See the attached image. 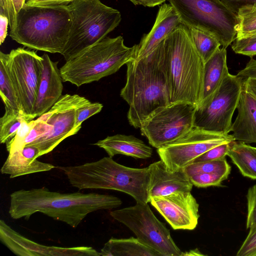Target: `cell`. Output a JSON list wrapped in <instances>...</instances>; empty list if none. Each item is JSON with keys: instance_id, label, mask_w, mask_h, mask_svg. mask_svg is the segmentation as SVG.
<instances>
[{"instance_id": "obj_1", "label": "cell", "mask_w": 256, "mask_h": 256, "mask_svg": "<svg viewBox=\"0 0 256 256\" xmlns=\"http://www.w3.org/2000/svg\"><path fill=\"white\" fill-rule=\"evenodd\" d=\"M8 214L14 220H28L36 212L76 228L90 213L120 206L122 201L112 195L96 192L61 193L43 187L20 190L10 194Z\"/></svg>"}, {"instance_id": "obj_2", "label": "cell", "mask_w": 256, "mask_h": 256, "mask_svg": "<svg viewBox=\"0 0 256 256\" xmlns=\"http://www.w3.org/2000/svg\"><path fill=\"white\" fill-rule=\"evenodd\" d=\"M126 80L120 96L129 105V124L140 128L157 108L170 104L162 41L148 56L126 64Z\"/></svg>"}, {"instance_id": "obj_3", "label": "cell", "mask_w": 256, "mask_h": 256, "mask_svg": "<svg viewBox=\"0 0 256 256\" xmlns=\"http://www.w3.org/2000/svg\"><path fill=\"white\" fill-rule=\"evenodd\" d=\"M170 104L186 102L198 107L204 62L188 28L180 23L162 41Z\"/></svg>"}, {"instance_id": "obj_4", "label": "cell", "mask_w": 256, "mask_h": 256, "mask_svg": "<svg viewBox=\"0 0 256 256\" xmlns=\"http://www.w3.org/2000/svg\"><path fill=\"white\" fill-rule=\"evenodd\" d=\"M72 186L78 190H112L132 196L137 203L150 202L148 166L133 168L124 166L110 156L80 165L58 167Z\"/></svg>"}, {"instance_id": "obj_5", "label": "cell", "mask_w": 256, "mask_h": 256, "mask_svg": "<svg viewBox=\"0 0 256 256\" xmlns=\"http://www.w3.org/2000/svg\"><path fill=\"white\" fill-rule=\"evenodd\" d=\"M70 25L68 5L30 6L25 4L17 15L16 27L10 36L30 49L62 54Z\"/></svg>"}, {"instance_id": "obj_6", "label": "cell", "mask_w": 256, "mask_h": 256, "mask_svg": "<svg viewBox=\"0 0 256 256\" xmlns=\"http://www.w3.org/2000/svg\"><path fill=\"white\" fill-rule=\"evenodd\" d=\"M136 44L128 47L122 36L106 37L60 68L64 82L79 87L112 74L134 58Z\"/></svg>"}, {"instance_id": "obj_7", "label": "cell", "mask_w": 256, "mask_h": 256, "mask_svg": "<svg viewBox=\"0 0 256 256\" xmlns=\"http://www.w3.org/2000/svg\"><path fill=\"white\" fill-rule=\"evenodd\" d=\"M71 25L62 55L70 60L102 40L120 24V12L100 0H76L68 4Z\"/></svg>"}, {"instance_id": "obj_8", "label": "cell", "mask_w": 256, "mask_h": 256, "mask_svg": "<svg viewBox=\"0 0 256 256\" xmlns=\"http://www.w3.org/2000/svg\"><path fill=\"white\" fill-rule=\"evenodd\" d=\"M181 23L206 31L226 48L236 38L239 17L220 0H168Z\"/></svg>"}, {"instance_id": "obj_9", "label": "cell", "mask_w": 256, "mask_h": 256, "mask_svg": "<svg viewBox=\"0 0 256 256\" xmlns=\"http://www.w3.org/2000/svg\"><path fill=\"white\" fill-rule=\"evenodd\" d=\"M110 216L130 230L142 243L161 256H182V252L165 224L158 220L148 204L111 211Z\"/></svg>"}, {"instance_id": "obj_10", "label": "cell", "mask_w": 256, "mask_h": 256, "mask_svg": "<svg viewBox=\"0 0 256 256\" xmlns=\"http://www.w3.org/2000/svg\"><path fill=\"white\" fill-rule=\"evenodd\" d=\"M8 74L25 120H33L34 108L43 69V58L23 48L2 52Z\"/></svg>"}, {"instance_id": "obj_11", "label": "cell", "mask_w": 256, "mask_h": 256, "mask_svg": "<svg viewBox=\"0 0 256 256\" xmlns=\"http://www.w3.org/2000/svg\"><path fill=\"white\" fill-rule=\"evenodd\" d=\"M196 107L186 102H177L154 110L142 122L140 130L149 144L158 149L188 132L194 127Z\"/></svg>"}, {"instance_id": "obj_12", "label": "cell", "mask_w": 256, "mask_h": 256, "mask_svg": "<svg viewBox=\"0 0 256 256\" xmlns=\"http://www.w3.org/2000/svg\"><path fill=\"white\" fill-rule=\"evenodd\" d=\"M242 89L243 80L229 73L210 100L203 106L196 108L194 126L229 134Z\"/></svg>"}, {"instance_id": "obj_13", "label": "cell", "mask_w": 256, "mask_h": 256, "mask_svg": "<svg viewBox=\"0 0 256 256\" xmlns=\"http://www.w3.org/2000/svg\"><path fill=\"white\" fill-rule=\"evenodd\" d=\"M234 141L232 134L212 132L194 126L183 136L156 151L167 168L174 172L184 168L210 149Z\"/></svg>"}, {"instance_id": "obj_14", "label": "cell", "mask_w": 256, "mask_h": 256, "mask_svg": "<svg viewBox=\"0 0 256 256\" xmlns=\"http://www.w3.org/2000/svg\"><path fill=\"white\" fill-rule=\"evenodd\" d=\"M90 102L76 94L62 95L48 111L39 116L51 126V130L28 145L37 146L40 156L52 151L62 140L80 130L76 127V110Z\"/></svg>"}, {"instance_id": "obj_15", "label": "cell", "mask_w": 256, "mask_h": 256, "mask_svg": "<svg viewBox=\"0 0 256 256\" xmlns=\"http://www.w3.org/2000/svg\"><path fill=\"white\" fill-rule=\"evenodd\" d=\"M149 202L174 230H193L198 224L199 204L190 192L152 198Z\"/></svg>"}, {"instance_id": "obj_16", "label": "cell", "mask_w": 256, "mask_h": 256, "mask_svg": "<svg viewBox=\"0 0 256 256\" xmlns=\"http://www.w3.org/2000/svg\"><path fill=\"white\" fill-rule=\"evenodd\" d=\"M0 239L19 256H89L90 252L88 246L62 248L38 244L15 231L2 220H0Z\"/></svg>"}, {"instance_id": "obj_17", "label": "cell", "mask_w": 256, "mask_h": 256, "mask_svg": "<svg viewBox=\"0 0 256 256\" xmlns=\"http://www.w3.org/2000/svg\"><path fill=\"white\" fill-rule=\"evenodd\" d=\"M148 167L150 200L176 192H191L193 184L184 168L170 171L161 160L150 164Z\"/></svg>"}, {"instance_id": "obj_18", "label": "cell", "mask_w": 256, "mask_h": 256, "mask_svg": "<svg viewBox=\"0 0 256 256\" xmlns=\"http://www.w3.org/2000/svg\"><path fill=\"white\" fill-rule=\"evenodd\" d=\"M43 69L34 108V118L47 112L62 96V79L58 62L52 61L44 54Z\"/></svg>"}, {"instance_id": "obj_19", "label": "cell", "mask_w": 256, "mask_h": 256, "mask_svg": "<svg viewBox=\"0 0 256 256\" xmlns=\"http://www.w3.org/2000/svg\"><path fill=\"white\" fill-rule=\"evenodd\" d=\"M180 23L179 16L170 4H162L152 28L148 34L143 35L136 44L134 58L138 60L149 56Z\"/></svg>"}, {"instance_id": "obj_20", "label": "cell", "mask_w": 256, "mask_h": 256, "mask_svg": "<svg viewBox=\"0 0 256 256\" xmlns=\"http://www.w3.org/2000/svg\"><path fill=\"white\" fill-rule=\"evenodd\" d=\"M40 156L38 148L33 145H26L22 148L9 152L3 164L0 172L10 175V178L31 174L50 171L55 168L52 164L37 160Z\"/></svg>"}, {"instance_id": "obj_21", "label": "cell", "mask_w": 256, "mask_h": 256, "mask_svg": "<svg viewBox=\"0 0 256 256\" xmlns=\"http://www.w3.org/2000/svg\"><path fill=\"white\" fill-rule=\"evenodd\" d=\"M236 110L237 116L230 128L234 140L256 144V98L243 88Z\"/></svg>"}, {"instance_id": "obj_22", "label": "cell", "mask_w": 256, "mask_h": 256, "mask_svg": "<svg viewBox=\"0 0 256 256\" xmlns=\"http://www.w3.org/2000/svg\"><path fill=\"white\" fill-rule=\"evenodd\" d=\"M229 73L226 50L222 47L204 63L202 89L197 108L203 106L210 100Z\"/></svg>"}, {"instance_id": "obj_23", "label": "cell", "mask_w": 256, "mask_h": 256, "mask_svg": "<svg viewBox=\"0 0 256 256\" xmlns=\"http://www.w3.org/2000/svg\"><path fill=\"white\" fill-rule=\"evenodd\" d=\"M93 144L103 148L111 158L120 154L136 158L146 159L151 157L152 154L151 147L131 135L116 134L108 136Z\"/></svg>"}, {"instance_id": "obj_24", "label": "cell", "mask_w": 256, "mask_h": 256, "mask_svg": "<svg viewBox=\"0 0 256 256\" xmlns=\"http://www.w3.org/2000/svg\"><path fill=\"white\" fill-rule=\"evenodd\" d=\"M102 256H161L136 238H112L100 252Z\"/></svg>"}, {"instance_id": "obj_25", "label": "cell", "mask_w": 256, "mask_h": 256, "mask_svg": "<svg viewBox=\"0 0 256 256\" xmlns=\"http://www.w3.org/2000/svg\"><path fill=\"white\" fill-rule=\"evenodd\" d=\"M227 156L237 166L242 174L256 180V148L248 144L234 141Z\"/></svg>"}, {"instance_id": "obj_26", "label": "cell", "mask_w": 256, "mask_h": 256, "mask_svg": "<svg viewBox=\"0 0 256 256\" xmlns=\"http://www.w3.org/2000/svg\"><path fill=\"white\" fill-rule=\"evenodd\" d=\"M0 92L1 98L4 104V114H21L23 116L2 52H0Z\"/></svg>"}, {"instance_id": "obj_27", "label": "cell", "mask_w": 256, "mask_h": 256, "mask_svg": "<svg viewBox=\"0 0 256 256\" xmlns=\"http://www.w3.org/2000/svg\"><path fill=\"white\" fill-rule=\"evenodd\" d=\"M187 28L198 52L204 62H206L220 48V42L214 36L206 31Z\"/></svg>"}, {"instance_id": "obj_28", "label": "cell", "mask_w": 256, "mask_h": 256, "mask_svg": "<svg viewBox=\"0 0 256 256\" xmlns=\"http://www.w3.org/2000/svg\"><path fill=\"white\" fill-rule=\"evenodd\" d=\"M184 169L188 177L200 173H216L228 178L231 171V166L225 158L218 160L192 162Z\"/></svg>"}, {"instance_id": "obj_29", "label": "cell", "mask_w": 256, "mask_h": 256, "mask_svg": "<svg viewBox=\"0 0 256 256\" xmlns=\"http://www.w3.org/2000/svg\"><path fill=\"white\" fill-rule=\"evenodd\" d=\"M26 120L21 114H5L0 118V142L6 144L16 134L22 123Z\"/></svg>"}, {"instance_id": "obj_30", "label": "cell", "mask_w": 256, "mask_h": 256, "mask_svg": "<svg viewBox=\"0 0 256 256\" xmlns=\"http://www.w3.org/2000/svg\"><path fill=\"white\" fill-rule=\"evenodd\" d=\"M232 48L237 54L253 58L256 56V33L236 38L232 45Z\"/></svg>"}, {"instance_id": "obj_31", "label": "cell", "mask_w": 256, "mask_h": 256, "mask_svg": "<svg viewBox=\"0 0 256 256\" xmlns=\"http://www.w3.org/2000/svg\"><path fill=\"white\" fill-rule=\"evenodd\" d=\"M36 122V120H32L22 123L15 136L6 143L8 153L23 148L24 142Z\"/></svg>"}, {"instance_id": "obj_32", "label": "cell", "mask_w": 256, "mask_h": 256, "mask_svg": "<svg viewBox=\"0 0 256 256\" xmlns=\"http://www.w3.org/2000/svg\"><path fill=\"white\" fill-rule=\"evenodd\" d=\"M189 178L193 185L198 188L220 186L222 182L227 178L216 173H200L192 175Z\"/></svg>"}, {"instance_id": "obj_33", "label": "cell", "mask_w": 256, "mask_h": 256, "mask_svg": "<svg viewBox=\"0 0 256 256\" xmlns=\"http://www.w3.org/2000/svg\"><path fill=\"white\" fill-rule=\"evenodd\" d=\"M103 105L100 102H92L86 104L76 110V127L80 130L82 124L90 117L100 112Z\"/></svg>"}, {"instance_id": "obj_34", "label": "cell", "mask_w": 256, "mask_h": 256, "mask_svg": "<svg viewBox=\"0 0 256 256\" xmlns=\"http://www.w3.org/2000/svg\"><path fill=\"white\" fill-rule=\"evenodd\" d=\"M238 17L240 23L237 30L236 38L256 33V11Z\"/></svg>"}, {"instance_id": "obj_35", "label": "cell", "mask_w": 256, "mask_h": 256, "mask_svg": "<svg viewBox=\"0 0 256 256\" xmlns=\"http://www.w3.org/2000/svg\"><path fill=\"white\" fill-rule=\"evenodd\" d=\"M238 16L256 11V0H220Z\"/></svg>"}, {"instance_id": "obj_36", "label": "cell", "mask_w": 256, "mask_h": 256, "mask_svg": "<svg viewBox=\"0 0 256 256\" xmlns=\"http://www.w3.org/2000/svg\"><path fill=\"white\" fill-rule=\"evenodd\" d=\"M236 256H256V224L249 228V232L238 249Z\"/></svg>"}, {"instance_id": "obj_37", "label": "cell", "mask_w": 256, "mask_h": 256, "mask_svg": "<svg viewBox=\"0 0 256 256\" xmlns=\"http://www.w3.org/2000/svg\"><path fill=\"white\" fill-rule=\"evenodd\" d=\"M246 198L247 200L246 228L249 229L256 224V184L248 188Z\"/></svg>"}, {"instance_id": "obj_38", "label": "cell", "mask_w": 256, "mask_h": 256, "mask_svg": "<svg viewBox=\"0 0 256 256\" xmlns=\"http://www.w3.org/2000/svg\"><path fill=\"white\" fill-rule=\"evenodd\" d=\"M230 144L231 142L223 144L210 149L196 158L193 162L225 158L230 149Z\"/></svg>"}, {"instance_id": "obj_39", "label": "cell", "mask_w": 256, "mask_h": 256, "mask_svg": "<svg viewBox=\"0 0 256 256\" xmlns=\"http://www.w3.org/2000/svg\"><path fill=\"white\" fill-rule=\"evenodd\" d=\"M36 122L34 126L24 142L23 147L30 144L44 134L49 132L52 129L51 126L40 117L36 120Z\"/></svg>"}, {"instance_id": "obj_40", "label": "cell", "mask_w": 256, "mask_h": 256, "mask_svg": "<svg viewBox=\"0 0 256 256\" xmlns=\"http://www.w3.org/2000/svg\"><path fill=\"white\" fill-rule=\"evenodd\" d=\"M236 76L242 80L248 78L256 79V60L251 58L246 67L240 70Z\"/></svg>"}, {"instance_id": "obj_41", "label": "cell", "mask_w": 256, "mask_h": 256, "mask_svg": "<svg viewBox=\"0 0 256 256\" xmlns=\"http://www.w3.org/2000/svg\"><path fill=\"white\" fill-rule=\"evenodd\" d=\"M76 0H28L26 4L30 6L68 5Z\"/></svg>"}, {"instance_id": "obj_42", "label": "cell", "mask_w": 256, "mask_h": 256, "mask_svg": "<svg viewBox=\"0 0 256 256\" xmlns=\"http://www.w3.org/2000/svg\"><path fill=\"white\" fill-rule=\"evenodd\" d=\"M8 18L0 14V44H2L5 40L8 34V27L9 26Z\"/></svg>"}, {"instance_id": "obj_43", "label": "cell", "mask_w": 256, "mask_h": 256, "mask_svg": "<svg viewBox=\"0 0 256 256\" xmlns=\"http://www.w3.org/2000/svg\"><path fill=\"white\" fill-rule=\"evenodd\" d=\"M134 5H142L144 6L154 7L162 4L166 0H129Z\"/></svg>"}, {"instance_id": "obj_44", "label": "cell", "mask_w": 256, "mask_h": 256, "mask_svg": "<svg viewBox=\"0 0 256 256\" xmlns=\"http://www.w3.org/2000/svg\"><path fill=\"white\" fill-rule=\"evenodd\" d=\"M243 88L256 98V79L248 78L243 80Z\"/></svg>"}, {"instance_id": "obj_45", "label": "cell", "mask_w": 256, "mask_h": 256, "mask_svg": "<svg viewBox=\"0 0 256 256\" xmlns=\"http://www.w3.org/2000/svg\"><path fill=\"white\" fill-rule=\"evenodd\" d=\"M26 0H10L17 14L25 4L26 2Z\"/></svg>"}, {"instance_id": "obj_46", "label": "cell", "mask_w": 256, "mask_h": 256, "mask_svg": "<svg viewBox=\"0 0 256 256\" xmlns=\"http://www.w3.org/2000/svg\"><path fill=\"white\" fill-rule=\"evenodd\" d=\"M205 254H202L198 248L190 250L189 251L182 252V256H204Z\"/></svg>"}]
</instances>
